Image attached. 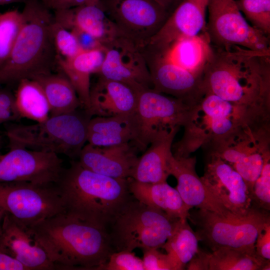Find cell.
I'll return each mask as SVG.
<instances>
[{
    "mask_svg": "<svg viewBox=\"0 0 270 270\" xmlns=\"http://www.w3.org/2000/svg\"><path fill=\"white\" fill-rule=\"evenodd\" d=\"M202 82L205 92L254 110L270 100V50L212 46Z\"/></svg>",
    "mask_w": 270,
    "mask_h": 270,
    "instance_id": "obj_1",
    "label": "cell"
},
{
    "mask_svg": "<svg viewBox=\"0 0 270 270\" xmlns=\"http://www.w3.org/2000/svg\"><path fill=\"white\" fill-rule=\"evenodd\" d=\"M28 229L56 270H102L114 252L107 228L66 212Z\"/></svg>",
    "mask_w": 270,
    "mask_h": 270,
    "instance_id": "obj_2",
    "label": "cell"
},
{
    "mask_svg": "<svg viewBox=\"0 0 270 270\" xmlns=\"http://www.w3.org/2000/svg\"><path fill=\"white\" fill-rule=\"evenodd\" d=\"M129 178L101 174L72 160L70 166L64 168L56 184L66 213L108 229L132 196L128 188Z\"/></svg>",
    "mask_w": 270,
    "mask_h": 270,
    "instance_id": "obj_3",
    "label": "cell"
},
{
    "mask_svg": "<svg viewBox=\"0 0 270 270\" xmlns=\"http://www.w3.org/2000/svg\"><path fill=\"white\" fill-rule=\"evenodd\" d=\"M40 0H28L24 22L8 58L0 66V85L18 84L58 67L52 32L54 14Z\"/></svg>",
    "mask_w": 270,
    "mask_h": 270,
    "instance_id": "obj_4",
    "label": "cell"
},
{
    "mask_svg": "<svg viewBox=\"0 0 270 270\" xmlns=\"http://www.w3.org/2000/svg\"><path fill=\"white\" fill-rule=\"evenodd\" d=\"M92 116L82 108L72 112L50 116L33 124H12L5 131L10 148L62 154L78 158L87 142Z\"/></svg>",
    "mask_w": 270,
    "mask_h": 270,
    "instance_id": "obj_5",
    "label": "cell"
},
{
    "mask_svg": "<svg viewBox=\"0 0 270 270\" xmlns=\"http://www.w3.org/2000/svg\"><path fill=\"white\" fill-rule=\"evenodd\" d=\"M180 220L132 196L108 228L113 250L119 252L162 248Z\"/></svg>",
    "mask_w": 270,
    "mask_h": 270,
    "instance_id": "obj_6",
    "label": "cell"
},
{
    "mask_svg": "<svg viewBox=\"0 0 270 270\" xmlns=\"http://www.w3.org/2000/svg\"><path fill=\"white\" fill-rule=\"evenodd\" d=\"M188 220L196 227L198 240L212 252L228 247L256 254V239L270 221V214L256 208L246 214H222L198 208L190 210Z\"/></svg>",
    "mask_w": 270,
    "mask_h": 270,
    "instance_id": "obj_7",
    "label": "cell"
},
{
    "mask_svg": "<svg viewBox=\"0 0 270 270\" xmlns=\"http://www.w3.org/2000/svg\"><path fill=\"white\" fill-rule=\"evenodd\" d=\"M198 106L150 88L138 94L134 116L136 138L133 143L144 152L162 133L183 126L190 130L196 118Z\"/></svg>",
    "mask_w": 270,
    "mask_h": 270,
    "instance_id": "obj_8",
    "label": "cell"
},
{
    "mask_svg": "<svg viewBox=\"0 0 270 270\" xmlns=\"http://www.w3.org/2000/svg\"><path fill=\"white\" fill-rule=\"evenodd\" d=\"M0 208L28 228L66 212L56 184L0 182Z\"/></svg>",
    "mask_w": 270,
    "mask_h": 270,
    "instance_id": "obj_9",
    "label": "cell"
},
{
    "mask_svg": "<svg viewBox=\"0 0 270 270\" xmlns=\"http://www.w3.org/2000/svg\"><path fill=\"white\" fill-rule=\"evenodd\" d=\"M206 32L212 46H240L270 50V36L252 27L240 10L236 0H208Z\"/></svg>",
    "mask_w": 270,
    "mask_h": 270,
    "instance_id": "obj_10",
    "label": "cell"
},
{
    "mask_svg": "<svg viewBox=\"0 0 270 270\" xmlns=\"http://www.w3.org/2000/svg\"><path fill=\"white\" fill-rule=\"evenodd\" d=\"M97 4L120 34L139 48L149 42L170 15L154 0H100Z\"/></svg>",
    "mask_w": 270,
    "mask_h": 270,
    "instance_id": "obj_11",
    "label": "cell"
},
{
    "mask_svg": "<svg viewBox=\"0 0 270 270\" xmlns=\"http://www.w3.org/2000/svg\"><path fill=\"white\" fill-rule=\"evenodd\" d=\"M148 68L154 90L198 104L205 94L202 78L168 60L160 50L145 46L140 48Z\"/></svg>",
    "mask_w": 270,
    "mask_h": 270,
    "instance_id": "obj_12",
    "label": "cell"
},
{
    "mask_svg": "<svg viewBox=\"0 0 270 270\" xmlns=\"http://www.w3.org/2000/svg\"><path fill=\"white\" fill-rule=\"evenodd\" d=\"M0 156V182H26L56 184L64 170L63 160L54 153L10 148Z\"/></svg>",
    "mask_w": 270,
    "mask_h": 270,
    "instance_id": "obj_13",
    "label": "cell"
},
{
    "mask_svg": "<svg viewBox=\"0 0 270 270\" xmlns=\"http://www.w3.org/2000/svg\"><path fill=\"white\" fill-rule=\"evenodd\" d=\"M104 46L105 57L99 76L122 83L138 94L152 88L146 60L138 46L120 36Z\"/></svg>",
    "mask_w": 270,
    "mask_h": 270,
    "instance_id": "obj_14",
    "label": "cell"
},
{
    "mask_svg": "<svg viewBox=\"0 0 270 270\" xmlns=\"http://www.w3.org/2000/svg\"><path fill=\"white\" fill-rule=\"evenodd\" d=\"M210 191L230 212L246 214L252 208L248 186L238 172L228 163L210 154L201 178Z\"/></svg>",
    "mask_w": 270,
    "mask_h": 270,
    "instance_id": "obj_15",
    "label": "cell"
},
{
    "mask_svg": "<svg viewBox=\"0 0 270 270\" xmlns=\"http://www.w3.org/2000/svg\"><path fill=\"white\" fill-rule=\"evenodd\" d=\"M140 152L132 142L99 146L86 144L78 160L94 172L118 179L132 178Z\"/></svg>",
    "mask_w": 270,
    "mask_h": 270,
    "instance_id": "obj_16",
    "label": "cell"
},
{
    "mask_svg": "<svg viewBox=\"0 0 270 270\" xmlns=\"http://www.w3.org/2000/svg\"><path fill=\"white\" fill-rule=\"evenodd\" d=\"M0 250L22 263L28 270H56L28 228L5 212L2 222Z\"/></svg>",
    "mask_w": 270,
    "mask_h": 270,
    "instance_id": "obj_17",
    "label": "cell"
},
{
    "mask_svg": "<svg viewBox=\"0 0 270 270\" xmlns=\"http://www.w3.org/2000/svg\"><path fill=\"white\" fill-rule=\"evenodd\" d=\"M195 158H176L169 161V172L177 180L176 188L190 209L196 208L218 214L232 212L208 188L196 171Z\"/></svg>",
    "mask_w": 270,
    "mask_h": 270,
    "instance_id": "obj_18",
    "label": "cell"
},
{
    "mask_svg": "<svg viewBox=\"0 0 270 270\" xmlns=\"http://www.w3.org/2000/svg\"><path fill=\"white\" fill-rule=\"evenodd\" d=\"M208 2V0H184L146 45L161 48L180 38L206 32Z\"/></svg>",
    "mask_w": 270,
    "mask_h": 270,
    "instance_id": "obj_19",
    "label": "cell"
},
{
    "mask_svg": "<svg viewBox=\"0 0 270 270\" xmlns=\"http://www.w3.org/2000/svg\"><path fill=\"white\" fill-rule=\"evenodd\" d=\"M54 21L66 28L86 33L104 46L122 36L116 26L98 4L54 10Z\"/></svg>",
    "mask_w": 270,
    "mask_h": 270,
    "instance_id": "obj_20",
    "label": "cell"
},
{
    "mask_svg": "<svg viewBox=\"0 0 270 270\" xmlns=\"http://www.w3.org/2000/svg\"><path fill=\"white\" fill-rule=\"evenodd\" d=\"M138 94L128 86L99 76L90 88L88 112L92 116H112L134 112Z\"/></svg>",
    "mask_w": 270,
    "mask_h": 270,
    "instance_id": "obj_21",
    "label": "cell"
},
{
    "mask_svg": "<svg viewBox=\"0 0 270 270\" xmlns=\"http://www.w3.org/2000/svg\"><path fill=\"white\" fill-rule=\"evenodd\" d=\"M105 54L106 48L102 46L82 50L68 59L57 56L58 68L69 79L76 92L81 108L86 110L90 105V76L99 72Z\"/></svg>",
    "mask_w": 270,
    "mask_h": 270,
    "instance_id": "obj_22",
    "label": "cell"
},
{
    "mask_svg": "<svg viewBox=\"0 0 270 270\" xmlns=\"http://www.w3.org/2000/svg\"><path fill=\"white\" fill-rule=\"evenodd\" d=\"M179 128L164 132L152 141L138 158L132 178L145 183L166 182L170 175L169 161L173 155L172 144Z\"/></svg>",
    "mask_w": 270,
    "mask_h": 270,
    "instance_id": "obj_23",
    "label": "cell"
},
{
    "mask_svg": "<svg viewBox=\"0 0 270 270\" xmlns=\"http://www.w3.org/2000/svg\"><path fill=\"white\" fill-rule=\"evenodd\" d=\"M128 188L132 195L140 202L162 211L170 217L188 219L191 209L184 202L177 190L166 181L145 183L130 178Z\"/></svg>",
    "mask_w": 270,
    "mask_h": 270,
    "instance_id": "obj_24",
    "label": "cell"
},
{
    "mask_svg": "<svg viewBox=\"0 0 270 270\" xmlns=\"http://www.w3.org/2000/svg\"><path fill=\"white\" fill-rule=\"evenodd\" d=\"M150 47L160 50L174 64L202 78L212 53L206 32L180 38L165 47Z\"/></svg>",
    "mask_w": 270,
    "mask_h": 270,
    "instance_id": "obj_25",
    "label": "cell"
},
{
    "mask_svg": "<svg viewBox=\"0 0 270 270\" xmlns=\"http://www.w3.org/2000/svg\"><path fill=\"white\" fill-rule=\"evenodd\" d=\"M136 125L134 113L91 118L88 126L87 143L104 146L134 142Z\"/></svg>",
    "mask_w": 270,
    "mask_h": 270,
    "instance_id": "obj_26",
    "label": "cell"
},
{
    "mask_svg": "<svg viewBox=\"0 0 270 270\" xmlns=\"http://www.w3.org/2000/svg\"><path fill=\"white\" fill-rule=\"evenodd\" d=\"M42 88L48 102L50 116L72 112L81 104L72 84L62 72L42 75L32 79Z\"/></svg>",
    "mask_w": 270,
    "mask_h": 270,
    "instance_id": "obj_27",
    "label": "cell"
},
{
    "mask_svg": "<svg viewBox=\"0 0 270 270\" xmlns=\"http://www.w3.org/2000/svg\"><path fill=\"white\" fill-rule=\"evenodd\" d=\"M16 106L20 118L40 122L50 116V106L40 84L32 79H24L14 94Z\"/></svg>",
    "mask_w": 270,
    "mask_h": 270,
    "instance_id": "obj_28",
    "label": "cell"
},
{
    "mask_svg": "<svg viewBox=\"0 0 270 270\" xmlns=\"http://www.w3.org/2000/svg\"><path fill=\"white\" fill-rule=\"evenodd\" d=\"M198 242L196 234L188 224V219H180L162 248L171 258L176 270H182L198 251Z\"/></svg>",
    "mask_w": 270,
    "mask_h": 270,
    "instance_id": "obj_29",
    "label": "cell"
},
{
    "mask_svg": "<svg viewBox=\"0 0 270 270\" xmlns=\"http://www.w3.org/2000/svg\"><path fill=\"white\" fill-rule=\"evenodd\" d=\"M208 270H270V261L256 254L222 247L208 252Z\"/></svg>",
    "mask_w": 270,
    "mask_h": 270,
    "instance_id": "obj_30",
    "label": "cell"
},
{
    "mask_svg": "<svg viewBox=\"0 0 270 270\" xmlns=\"http://www.w3.org/2000/svg\"><path fill=\"white\" fill-rule=\"evenodd\" d=\"M24 22L17 10L0 14V66L8 58Z\"/></svg>",
    "mask_w": 270,
    "mask_h": 270,
    "instance_id": "obj_31",
    "label": "cell"
},
{
    "mask_svg": "<svg viewBox=\"0 0 270 270\" xmlns=\"http://www.w3.org/2000/svg\"><path fill=\"white\" fill-rule=\"evenodd\" d=\"M247 22L270 36V0H236Z\"/></svg>",
    "mask_w": 270,
    "mask_h": 270,
    "instance_id": "obj_32",
    "label": "cell"
},
{
    "mask_svg": "<svg viewBox=\"0 0 270 270\" xmlns=\"http://www.w3.org/2000/svg\"><path fill=\"white\" fill-rule=\"evenodd\" d=\"M270 158L268 148L260 149L248 154L232 167L242 176L251 194L254 184L260 175L266 160Z\"/></svg>",
    "mask_w": 270,
    "mask_h": 270,
    "instance_id": "obj_33",
    "label": "cell"
},
{
    "mask_svg": "<svg viewBox=\"0 0 270 270\" xmlns=\"http://www.w3.org/2000/svg\"><path fill=\"white\" fill-rule=\"evenodd\" d=\"M52 32L57 56L64 59H68L81 52L74 34L54 21L52 26Z\"/></svg>",
    "mask_w": 270,
    "mask_h": 270,
    "instance_id": "obj_34",
    "label": "cell"
},
{
    "mask_svg": "<svg viewBox=\"0 0 270 270\" xmlns=\"http://www.w3.org/2000/svg\"><path fill=\"white\" fill-rule=\"evenodd\" d=\"M250 198L253 207L270 211V158L266 160L260 175L254 184Z\"/></svg>",
    "mask_w": 270,
    "mask_h": 270,
    "instance_id": "obj_35",
    "label": "cell"
},
{
    "mask_svg": "<svg viewBox=\"0 0 270 270\" xmlns=\"http://www.w3.org/2000/svg\"><path fill=\"white\" fill-rule=\"evenodd\" d=\"M102 270H144L142 260L132 251L122 250L111 254Z\"/></svg>",
    "mask_w": 270,
    "mask_h": 270,
    "instance_id": "obj_36",
    "label": "cell"
},
{
    "mask_svg": "<svg viewBox=\"0 0 270 270\" xmlns=\"http://www.w3.org/2000/svg\"><path fill=\"white\" fill-rule=\"evenodd\" d=\"M142 250L144 270H176L172 260L167 253H162L158 248Z\"/></svg>",
    "mask_w": 270,
    "mask_h": 270,
    "instance_id": "obj_37",
    "label": "cell"
},
{
    "mask_svg": "<svg viewBox=\"0 0 270 270\" xmlns=\"http://www.w3.org/2000/svg\"><path fill=\"white\" fill-rule=\"evenodd\" d=\"M20 118L16 106L14 94L8 89L0 88V126Z\"/></svg>",
    "mask_w": 270,
    "mask_h": 270,
    "instance_id": "obj_38",
    "label": "cell"
},
{
    "mask_svg": "<svg viewBox=\"0 0 270 270\" xmlns=\"http://www.w3.org/2000/svg\"><path fill=\"white\" fill-rule=\"evenodd\" d=\"M256 256L265 261H270V221L258 233L255 242Z\"/></svg>",
    "mask_w": 270,
    "mask_h": 270,
    "instance_id": "obj_39",
    "label": "cell"
},
{
    "mask_svg": "<svg viewBox=\"0 0 270 270\" xmlns=\"http://www.w3.org/2000/svg\"><path fill=\"white\" fill-rule=\"evenodd\" d=\"M208 252L199 248L198 251L186 266L188 270H208Z\"/></svg>",
    "mask_w": 270,
    "mask_h": 270,
    "instance_id": "obj_40",
    "label": "cell"
},
{
    "mask_svg": "<svg viewBox=\"0 0 270 270\" xmlns=\"http://www.w3.org/2000/svg\"><path fill=\"white\" fill-rule=\"evenodd\" d=\"M70 30L76 35L80 46L83 50H88L103 46L94 38L86 33L76 30Z\"/></svg>",
    "mask_w": 270,
    "mask_h": 270,
    "instance_id": "obj_41",
    "label": "cell"
},
{
    "mask_svg": "<svg viewBox=\"0 0 270 270\" xmlns=\"http://www.w3.org/2000/svg\"><path fill=\"white\" fill-rule=\"evenodd\" d=\"M0 270H28L20 261L0 250Z\"/></svg>",
    "mask_w": 270,
    "mask_h": 270,
    "instance_id": "obj_42",
    "label": "cell"
},
{
    "mask_svg": "<svg viewBox=\"0 0 270 270\" xmlns=\"http://www.w3.org/2000/svg\"><path fill=\"white\" fill-rule=\"evenodd\" d=\"M89 0H50L46 6L54 10L78 7L88 4Z\"/></svg>",
    "mask_w": 270,
    "mask_h": 270,
    "instance_id": "obj_43",
    "label": "cell"
},
{
    "mask_svg": "<svg viewBox=\"0 0 270 270\" xmlns=\"http://www.w3.org/2000/svg\"><path fill=\"white\" fill-rule=\"evenodd\" d=\"M166 11L171 14L184 0H154Z\"/></svg>",
    "mask_w": 270,
    "mask_h": 270,
    "instance_id": "obj_44",
    "label": "cell"
},
{
    "mask_svg": "<svg viewBox=\"0 0 270 270\" xmlns=\"http://www.w3.org/2000/svg\"><path fill=\"white\" fill-rule=\"evenodd\" d=\"M28 0H0V6L8 4L15 2H24L25 3Z\"/></svg>",
    "mask_w": 270,
    "mask_h": 270,
    "instance_id": "obj_45",
    "label": "cell"
},
{
    "mask_svg": "<svg viewBox=\"0 0 270 270\" xmlns=\"http://www.w3.org/2000/svg\"><path fill=\"white\" fill-rule=\"evenodd\" d=\"M5 212L0 208V235L2 234V222Z\"/></svg>",
    "mask_w": 270,
    "mask_h": 270,
    "instance_id": "obj_46",
    "label": "cell"
},
{
    "mask_svg": "<svg viewBox=\"0 0 270 270\" xmlns=\"http://www.w3.org/2000/svg\"><path fill=\"white\" fill-rule=\"evenodd\" d=\"M100 0H89L86 4H97Z\"/></svg>",
    "mask_w": 270,
    "mask_h": 270,
    "instance_id": "obj_47",
    "label": "cell"
},
{
    "mask_svg": "<svg viewBox=\"0 0 270 270\" xmlns=\"http://www.w3.org/2000/svg\"><path fill=\"white\" fill-rule=\"evenodd\" d=\"M2 144H3V136L1 134H0V156L2 154H0V150L2 148Z\"/></svg>",
    "mask_w": 270,
    "mask_h": 270,
    "instance_id": "obj_48",
    "label": "cell"
},
{
    "mask_svg": "<svg viewBox=\"0 0 270 270\" xmlns=\"http://www.w3.org/2000/svg\"><path fill=\"white\" fill-rule=\"evenodd\" d=\"M45 5L47 6L50 0H40Z\"/></svg>",
    "mask_w": 270,
    "mask_h": 270,
    "instance_id": "obj_49",
    "label": "cell"
}]
</instances>
